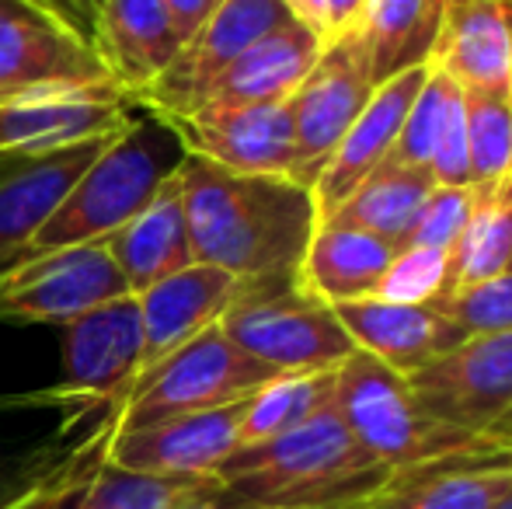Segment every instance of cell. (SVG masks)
<instances>
[{"label": "cell", "instance_id": "obj_49", "mask_svg": "<svg viewBox=\"0 0 512 509\" xmlns=\"http://www.w3.org/2000/svg\"><path fill=\"white\" fill-rule=\"evenodd\" d=\"M509 269H512V255H509Z\"/></svg>", "mask_w": 512, "mask_h": 509}, {"label": "cell", "instance_id": "obj_27", "mask_svg": "<svg viewBox=\"0 0 512 509\" xmlns=\"http://www.w3.org/2000/svg\"><path fill=\"white\" fill-rule=\"evenodd\" d=\"M436 189V178L425 168H398V164H380L328 220L321 224L352 227L387 238L398 245V238L408 231L415 213Z\"/></svg>", "mask_w": 512, "mask_h": 509}, {"label": "cell", "instance_id": "obj_48", "mask_svg": "<svg viewBox=\"0 0 512 509\" xmlns=\"http://www.w3.org/2000/svg\"><path fill=\"white\" fill-rule=\"evenodd\" d=\"M446 4H457V0H446Z\"/></svg>", "mask_w": 512, "mask_h": 509}, {"label": "cell", "instance_id": "obj_2", "mask_svg": "<svg viewBox=\"0 0 512 509\" xmlns=\"http://www.w3.org/2000/svg\"><path fill=\"white\" fill-rule=\"evenodd\" d=\"M391 475L359 447L331 401L304 426L230 454L213 478L258 509H359Z\"/></svg>", "mask_w": 512, "mask_h": 509}, {"label": "cell", "instance_id": "obj_34", "mask_svg": "<svg viewBox=\"0 0 512 509\" xmlns=\"http://www.w3.org/2000/svg\"><path fill=\"white\" fill-rule=\"evenodd\" d=\"M453 286V248H408L387 265L373 300L384 304H432Z\"/></svg>", "mask_w": 512, "mask_h": 509}, {"label": "cell", "instance_id": "obj_28", "mask_svg": "<svg viewBox=\"0 0 512 509\" xmlns=\"http://www.w3.org/2000/svg\"><path fill=\"white\" fill-rule=\"evenodd\" d=\"M446 0H370L363 35L370 42L373 81H387L411 63H425L443 21Z\"/></svg>", "mask_w": 512, "mask_h": 509}, {"label": "cell", "instance_id": "obj_33", "mask_svg": "<svg viewBox=\"0 0 512 509\" xmlns=\"http://www.w3.org/2000/svg\"><path fill=\"white\" fill-rule=\"evenodd\" d=\"M453 91H457V84H453L443 70L429 63V74H425L422 88H418L405 123H401L398 140H394V147H391V154H387L384 164L429 171L432 157H436L439 133H443V123H446V112H450Z\"/></svg>", "mask_w": 512, "mask_h": 509}, {"label": "cell", "instance_id": "obj_21", "mask_svg": "<svg viewBox=\"0 0 512 509\" xmlns=\"http://www.w3.org/2000/svg\"><path fill=\"white\" fill-rule=\"evenodd\" d=\"M331 311L359 353L405 377L425 370L467 339L464 328L432 304H384L370 297L338 304Z\"/></svg>", "mask_w": 512, "mask_h": 509}, {"label": "cell", "instance_id": "obj_15", "mask_svg": "<svg viewBox=\"0 0 512 509\" xmlns=\"http://www.w3.org/2000/svg\"><path fill=\"white\" fill-rule=\"evenodd\" d=\"M143 374L136 297H119L63 325V394L119 408Z\"/></svg>", "mask_w": 512, "mask_h": 509}, {"label": "cell", "instance_id": "obj_26", "mask_svg": "<svg viewBox=\"0 0 512 509\" xmlns=\"http://www.w3.org/2000/svg\"><path fill=\"white\" fill-rule=\"evenodd\" d=\"M108 255L115 258L129 293H143L157 279L192 265V241L189 224H185V203L178 175L136 213L129 224H122L112 238L105 241Z\"/></svg>", "mask_w": 512, "mask_h": 509}, {"label": "cell", "instance_id": "obj_14", "mask_svg": "<svg viewBox=\"0 0 512 509\" xmlns=\"http://www.w3.org/2000/svg\"><path fill=\"white\" fill-rule=\"evenodd\" d=\"M171 123L192 157L234 175H276L304 185L290 98L234 109H196Z\"/></svg>", "mask_w": 512, "mask_h": 509}, {"label": "cell", "instance_id": "obj_17", "mask_svg": "<svg viewBox=\"0 0 512 509\" xmlns=\"http://www.w3.org/2000/svg\"><path fill=\"white\" fill-rule=\"evenodd\" d=\"M512 489V447L481 440L474 447L394 471L359 509H495Z\"/></svg>", "mask_w": 512, "mask_h": 509}, {"label": "cell", "instance_id": "obj_47", "mask_svg": "<svg viewBox=\"0 0 512 509\" xmlns=\"http://www.w3.org/2000/svg\"><path fill=\"white\" fill-rule=\"evenodd\" d=\"M88 4H91V11H98V4H102V0H88Z\"/></svg>", "mask_w": 512, "mask_h": 509}, {"label": "cell", "instance_id": "obj_31", "mask_svg": "<svg viewBox=\"0 0 512 509\" xmlns=\"http://www.w3.org/2000/svg\"><path fill=\"white\" fill-rule=\"evenodd\" d=\"M216 485H220L216 478L140 475V471L115 468L105 457L74 509H185Z\"/></svg>", "mask_w": 512, "mask_h": 509}, {"label": "cell", "instance_id": "obj_40", "mask_svg": "<svg viewBox=\"0 0 512 509\" xmlns=\"http://www.w3.org/2000/svg\"><path fill=\"white\" fill-rule=\"evenodd\" d=\"M283 4L293 21L310 28L321 42H328V0H283Z\"/></svg>", "mask_w": 512, "mask_h": 509}, {"label": "cell", "instance_id": "obj_37", "mask_svg": "<svg viewBox=\"0 0 512 509\" xmlns=\"http://www.w3.org/2000/svg\"><path fill=\"white\" fill-rule=\"evenodd\" d=\"M436 185H471V154H467V109L464 91H453L443 133L436 143V157L429 164Z\"/></svg>", "mask_w": 512, "mask_h": 509}, {"label": "cell", "instance_id": "obj_1", "mask_svg": "<svg viewBox=\"0 0 512 509\" xmlns=\"http://www.w3.org/2000/svg\"><path fill=\"white\" fill-rule=\"evenodd\" d=\"M192 258L244 283L297 276L317 227L314 192L276 175H234L203 157L178 168Z\"/></svg>", "mask_w": 512, "mask_h": 509}, {"label": "cell", "instance_id": "obj_23", "mask_svg": "<svg viewBox=\"0 0 512 509\" xmlns=\"http://www.w3.org/2000/svg\"><path fill=\"white\" fill-rule=\"evenodd\" d=\"M95 49L105 74L136 102L182 53V39L164 0H102L95 11Z\"/></svg>", "mask_w": 512, "mask_h": 509}, {"label": "cell", "instance_id": "obj_8", "mask_svg": "<svg viewBox=\"0 0 512 509\" xmlns=\"http://www.w3.org/2000/svg\"><path fill=\"white\" fill-rule=\"evenodd\" d=\"M133 297L105 241L21 258L0 272V321L70 325L108 300Z\"/></svg>", "mask_w": 512, "mask_h": 509}, {"label": "cell", "instance_id": "obj_39", "mask_svg": "<svg viewBox=\"0 0 512 509\" xmlns=\"http://www.w3.org/2000/svg\"><path fill=\"white\" fill-rule=\"evenodd\" d=\"M366 7H370V0H328V42L363 28ZM328 42H324V46H328Z\"/></svg>", "mask_w": 512, "mask_h": 509}, {"label": "cell", "instance_id": "obj_36", "mask_svg": "<svg viewBox=\"0 0 512 509\" xmlns=\"http://www.w3.org/2000/svg\"><path fill=\"white\" fill-rule=\"evenodd\" d=\"M436 307L450 314L467 335L512 332V269L488 279V283L471 286V290L450 293Z\"/></svg>", "mask_w": 512, "mask_h": 509}, {"label": "cell", "instance_id": "obj_9", "mask_svg": "<svg viewBox=\"0 0 512 509\" xmlns=\"http://www.w3.org/2000/svg\"><path fill=\"white\" fill-rule=\"evenodd\" d=\"M373 88V63H370V42L363 28L328 42L300 88L290 95L293 112V133H297V154L304 185L314 189L317 175L335 154L342 136L356 123L363 105L370 102Z\"/></svg>", "mask_w": 512, "mask_h": 509}, {"label": "cell", "instance_id": "obj_13", "mask_svg": "<svg viewBox=\"0 0 512 509\" xmlns=\"http://www.w3.org/2000/svg\"><path fill=\"white\" fill-rule=\"evenodd\" d=\"M102 77L108 74L91 35L35 0H0V98Z\"/></svg>", "mask_w": 512, "mask_h": 509}, {"label": "cell", "instance_id": "obj_3", "mask_svg": "<svg viewBox=\"0 0 512 509\" xmlns=\"http://www.w3.org/2000/svg\"><path fill=\"white\" fill-rule=\"evenodd\" d=\"M136 109L140 112H129L126 123L108 136L60 210L35 234L28 255L108 241L178 175L189 157L182 133L161 112L147 105Z\"/></svg>", "mask_w": 512, "mask_h": 509}, {"label": "cell", "instance_id": "obj_42", "mask_svg": "<svg viewBox=\"0 0 512 509\" xmlns=\"http://www.w3.org/2000/svg\"><path fill=\"white\" fill-rule=\"evenodd\" d=\"M185 509H258V506H248V503H241L237 496H230L223 485H216L213 492H206V496H199L196 503H189Z\"/></svg>", "mask_w": 512, "mask_h": 509}, {"label": "cell", "instance_id": "obj_18", "mask_svg": "<svg viewBox=\"0 0 512 509\" xmlns=\"http://www.w3.org/2000/svg\"><path fill=\"white\" fill-rule=\"evenodd\" d=\"M248 401V398H244ZM244 401L213 412L178 415L157 426L126 429L108 443V464L140 475L213 478L230 454L241 450Z\"/></svg>", "mask_w": 512, "mask_h": 509}, {"label": "cell", "instance_id": "obj_41", "mask_svg": "<svg viewBox=\"0 0 512 509\" xmlns=\"http://www.w3.org/2000/svg\"><path fill=\"white\" fill-rule=\"evenodd\" d=\"M35 4L49 7L53 14L67 18L70 25H77L84 35H91V42H95V11H91L88 0H35Z\"/></svg>", "mask_w": 512, "mask_h": 509}, {"label": "cell", "instance_id": "obj_20", "mask_svg": "<svg viewBox=\"0 0 512 509\" xmlns=\"http://www.w3.org/2000/svg\"><path fill=\"white\" fill-rule=\"evenodd\" d=\"M248 286L251 283L216 265L192 262L136 293L143 328V374L185 342L203 335L206 328L220 325V318L244 297Z\"/></svg>", "mask_w": 512, "mask_h": 509}, {"label": "cell", "instance_id": "obj_11", "mask_svg": "<svg viewBox=\"0 0 512 509\" xmlns=\"http://www.w3.org/2000/svg\"><path fill=\"white\" fill-rule=\"evenodd\" d=\"M429 415L471 436H492L512 412V332L467 335L457 349L408 377Z\"/></svg>", "mask_w": 512, "mask_h": 509}, {"label": "cell", "instance_id": "obj_6", "mask_svg": "<svg viewBox=\"0 0 512 509\" xmlns=\"http://www.w3.org/2000/svg\"><path fill=\"white\" fill-rule=\"evenodd\" d=\"M276 377V370L248 356L223 335L220 325H213L133 384L115 412V433L237 405Z\"/></svg>", "mask_w": 512, "mask_h": 509}, {"label": "cell", "instance_id": "obj_5", "mask_svg": "<svg viewBox=\"0 0 512 509\" xmlns=\"http://www.w3.org/2000/svg\"><path fill=\"white\" fill-rule=\"evenodd\" d=\"M335 412L342 415L345 429L356 436L359 447L391 471L488 440L429 415L405 374L384 367L359 349L335 370Z\"/></svg>", "mask_w": 512, "mask_h": 509}, {"label": "cell", "instance_id": "obj_43", "mask_svg": "<svg viewBox=\"0 0 512 509\" xmlns=\"http://www.w3.org/2000/svg\"><path fill=\"white\" fill-rule=\"evenodd\" d=\"M81 492H84V485H77V489L60 492V496L35 499V503H28V506H21V509H74V506H77V499H81Z\"/></svg>", "mask_w": 512, "mask_h": 509}, {"label": "cell", "instance_id": "obj_4", "mask_svg": "<svg viewBox=\"0 0 512 509\" xmlns=\"http://www.w3.org/2000/svg\"><path fill=\"white\" fill-rule=\"evenodd\" d=\"M115 412L70 398L60 387L0 398V509L88 485L108 457Z\"/></svg>", "mask_w": 512, "mask_h": 509}, {"label": "cell", "instance_id": "obj_45", "mask_svg": "<svg viewBox=\"0 0 512 509\" xmlns=\"http://www.w3.org/2000/svg\"><path fill=\"white\" fill-rule=\"evenodd\" d=\"M495 509H512V489L499 499V506H495Z\"/></svg>", "mask_w": 512, "mask_h": 509}, {"label": "cell", "instance_id": "obj_30", "mask_svg": "<svg viewBox=\"0 0 512 509\" xmlns=\"http://www.w3.org/2000/svg\"><path fill=\"white\" fill-rule=\"evenodd\" d=\"M335 401V370L321 374H279L262 391L244 401L241 415V447L276 440L290 429L304 426L321 408Z\"/></svg>", "mask_w": 512, "mask_h": 509}, {"label": "cell", "instance_id": "obj_10", "mask_svg": "<svg viewBox=\"0 0 512 509\" xmlns=\"http://www.w3.org/2000/svg\"><path fill=\"white\" fill-rule=\"evenodd\" d=\"M290 18L283 0H220L206 25L182 46L171 67L136 95V105L161 112L164 119H185L203 105L209 84L248 53L258 39L283 28Z\"/></svg>", "mask_w": 512, "mask_h": 509}, {"label": "cell", "instance_id": "obj_32", "mask_svg": "<svg viewBox=\"0 0 512 509\" xmlns=\"http://www.w3.org/2000/svg\"><path fill=\"white\" fill-rule=\"evenodd\" d=\"M471 185L512 178V102L509 91H464Z\"/></svg>", "mask_w": 512, "mask_h": 509}, {"label": "cell", "instance_id": "obj_24", "mask_svg": "<svg viewBox=\"0 0 512 509\" xmlns=\"http://www.w3.org/2000/svg\"><path fill=\"white\" fill-rule=\"evenodd\" d=\"M324 42L300 21H286L283 28L258 39L248 53H241L213 84L199 109H234V105L283 102L300 88L307 70L321 56Z\"/></svg>", "mask_w": 512, "mask_h": 509}, {"label": "cell", "instance_id": "obj_19", "mask_svg": "<svg viewBox=\"0 0 512 509\" xmlns=\"http://www.w3.org/2000/svg\"><path fill=\"white\" fill-rule=\"evenodd\" d=\"M425 74H429V60L411 63V67L398 70L394 77L380 81L373 88L370 102L363 105V112L356 116V123L349 126V133L342 136V143L335 147V154L328 157V164L321 168L314 182V206H317V224L328 220L380 164L387 161L394 140L401 133L411 102H415L418 88H422Z\"/></svg>", "mask_w": 512, "mask_h": 509}, {"label": "cell", "instance_id": "obj_7", "mask_svg": "<svg viewBox=\"0 0 512 509\" xmlns=\"http://www.w3.org/2000/svg\"><path fill=\"white\" fill-rule=\"evenodd\" d=\"M234 346L276 374H321L338 370L352 353V339L328 304L286 283H255L220 318Z\"/></svg>", "mask_w": 512, "mask_h": 509}, {"label": "cell", "instance_id": "obj_38", "mask_svg": "<svg viewBox=\"0 0 512 509\" xmlns=\"http://www.w3.org/2000/svg\"><path fill=\"white\" fill-rule=\"evenodd\" d=\"M216 4H220V0H164L168 18H171V25H175L178 39H182V46L206 25V18L216 11Z\"/></svg>", "mask_w": 512, "mask_h": 509}, {"label": "cell", "instance_id": "obj_35", "mask_svg": "<svg viewBox=\"0 0 512 509\" xmlns=\"http://www.w3.org/2000/svg\"><path fill=\"white\" fill-rule=\"evenodd\" d=\"M474 206V185H436L422 203L408 231L398 238V252L408 248H457Z\"/></svg>", "mask_w": 512, "mask_h": 509}, {"label": "cell", "instance_id": "obj_25", "mask_svg": "<svg viewBox=\"0 0 512 509\" xmlns=\"http://www.w3.org/2000/svg\"><path fill=\"white\" fill-rule=\"evenodd\" d=\"M394 255L398 248L387 238L352 231V227L317 224L293 286L328 307L370 300Z\"/></svg>", "mask_w": 512, "mask_h": 509}, {"label": "cell", "instance_id": "obj_22", "mask_svg": "<svg viewBox=\"0 0 512 509\" xmlns=\"http://www.w3.org/2000/svg\"><path fill=\"white\" fill-rule=\"evenodd\" d=\"M512 0L446 4L429 63L460 91H509Z\"/></svg>", "mask_w": 512, "mask_h": 509}, {"label": "cell", "instance_id": "obj_44", "mask_svg": "<svg viewBox=\"0 0 512 509\" xmlns=\"http://www.w3.org/2000/svg\"><path fill=\"white\" fill-rule=\"evenodd\" d=\"M492 440H499V443H509V447H512V412L506 415V419L499 422V426L492 429Z\"/></svg>", "mask_w": 512, "mask_h": 509}, {"label": "cell", "instance_id": "obj_12", "mask_svg": "<svg viewBox=\"0 0 512 509\" xmlns=\"http://www.w3.org/2000/svg\"><path fill=\"white\" fill-rule=\"evenodd\" d=\"M136 109L112 77L84 84H49L0 98V157L46 154L67 143L112 133Z\"/></svg>", "mask_w": 512, "mask_h": 509}, {"label": "cell", "instance_id": "obj_46", "mask_svg": "<svg viewBox=\"0 0 512 509\" xmlns=\"http://www.w3.org/2000/svg\"><path fill=\"white\" fill-rule=\"evenodd\" d=\"M509 102H512V60H509Z\"/></svg>", "mask_w": 512, "mask_h": 509}, {"label": "cell", "instance_id": "obj_29", "mask_svg": "<svg viewBox=\"0 0 512 509\" xmlns=\"http://www.w3.org/2000/svg\"><path fill=\"white\" fill-rule=\"evenodd\" d=\"M512 255V178L499 185H474V206L467 227L453 248V286L471 290L502 276ZM446 293V297H450Z\"/></svg>", "mask_w": 512, "mask_h": 509}, {"label": "cell", "instance_id": "obj_16", "mask_svg": "<svg viewBox=\"0 0 512 509\" xmlns=\"http://www.w3.org/2000/svg\"><path fill=\"white\" fill-rule=\"evenodd\" d=\"M112 133L67 143L46 154L0 157V272L14 269L28 255L35 234L60 210L74 182L88 171Z\"/></svg>", "mask_w": 512, "mask_h": 509}]
</instances>
